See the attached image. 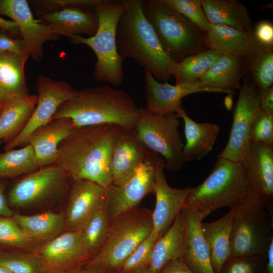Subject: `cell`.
<instances>
[{"label": "cell", "instance_id": "1", "mask_svg": "<svg viewBox=\"0 0 273 273\" xmlns=\"http://www.w3.org/2000/svg\"><path fill=\"white\" fill-rule=\"evenodd\" d=\"M118 127L113 124L74 127L60 144L56 164L73 180H88L107 188L112 183L111 153Z\"/></svg>", "mask_w": 273, "mask_h": 273}, {"label": "cell", "instance_id": "2", "mask_svg": "<svg viewBox=\"0 0 273 273\" xmlns=\"http://www.w3.org/2000/svg\"><path fill=\"white\" fill-rule=\"evenodd\" d=\"M124 10L116 28L118 53L133 60L158 81L167 82L174 63L162 48L142 11L143 0H122Z\"/></svg>", "mask_w": 273, "mask_h": 273}, {"label": "cell", "instance_id": "3", "mask_svg": "<svg viewBox=\"0 0 273 273\" xmlns=\"http://www.w3.org/2000/svg\"><path fill=\"white\" fill-rule=\"evenodd\" d=\"M140 107L125 91L108 85L85 88L62 104L53 119L70 118L74 127L113 124L133 129Z\"/></svg>", "mask_w": 273, "mask_h": 273}, {"label": "cell", "instance_id": "4", "mask_svg": "<svg viewBox=\"0 0 273 273\" xmlns=\"http://www.w3.org/2000/svg\"><path fill=\"white\" fill-rule=\"evenodd\" d=\"M251 191L242 162L217 156L209 175L199 185L191 188L184 207L203 220L220 208H236Z\"/></svg>", "mask_w": 273, "mask_h": 273}, {"label": "cell", "instance_id": "5", "mask_svg": "<svg viewBox=\"0 0 273 273\" xmlns=\"http://www.w3.org/2000/svg\"><path fill=\"white\" fill-rule=\"evenodd\" d=\"M142 11L163 50L174 63L209 49L205 32L164 0H143Z\"/></svg>", "mask_w": 273, "mask_h": 273}, {"label": "cell", "instance_id": "6", "mask_svg": "<svg viewBox=\"0 0 273 273\" xmlns=\"http://www.w3.org/2000/svg\"><path fill=\"white\" fill-rule=\"evenodd\" d=\"M98 19L96 33L85 37L75 35L70 38L75 44L89 47L97 58L94 77L98 81L119 86L124 79L123 60L118 53L116 46V28L122 15L124 5L122 0H100L94 7Z\"/></svg>", "mask_w": 273, "mask_h": 273}, {"label": "cell", "instance_id": "7", "mask_svg": "<svg viewBox=\"0 0 273 273\" xmlns=\"http://www.w3.org/2000/svg\"><path fill=\"white\" fill-rule=\"evenodd\" d=\"M152 229V210L136 207L123 213L110 222L105 243L85 265L116 272Z\"/></svg>", "mask_w": 273, "mask_h": 273}, {"label": "cell", "instance_id": "8", "mask_svg": "<svg viewBox=\"0 0 273 273\" xmlns=\"http://www.w3.org/2000/svg\"><path fill=\"white\" fill-rule=\"evenodd\" d=\"M252 191L236 208L230 236V257L266 255L272 237V221Z\"/></svg>", "mask_w": 273, "mask_h": 273}, {"label": "cell", "instance_id": "9", "mask_svg": "<svg viewBox=\"0 0 273 273\" xmlns=\"http://www.w3.org/2000/svg\"><path fill=\"white\" fill-rule=\"evenodd\" d=\"M176 114L158 115L140 107L134 126L138 137L151 151L160 156L164 168L171 171L178 170L184 163L183 150L184 143Z\"/></svg>", "mask_w": 273, "mask_h": 273}, {"label": "cell", "instance_id": "10", "mask_svg": "<svg viewBox=\"0 0 273 273\" xmlns=\"http://www.w3.org/2000/svg\"><path fill=\"white\" fill-rule=\"evenodd\" d=\"M73 180L56 163L39 168L17 180L9 192V204L27 208L68 195Z\"/></svg>", "mask_w": 273, "mask_h": 273}, {"label": "cell", "instance_id": "11", "mask_svg": "<svg viewBox=\"0 0 273 273\" xmlns=\"http://www.w3.org/2000/svg\"><path fill=\"white\" fill-rule=\"evenodd\" d=\"M159 155L150 151L144 161L122 184L106 188L104 210L110 222L138 207L148 194L153 193L156 163Z\"/></svg>", "mask_w": 273, "mask_h": 273}, {"label": "cell", "instance_id": "12", "mask_svg": "<svg viewBox=\"0 0 273 273\" xmlns=\"http://www.w3.org/2000/svg\"><path fill=\"white\" fill-rule=\"evenodd\" d=\"M36 88L37 103L27 124L16 138L5 145V151L28 145L32 133L51 121L60 106L78 92L66 81L55 80L43 75L37 76Z\"/></svg>", "mask_w": 273, "mask_h": 273}, {"label": "cell", "instance_id": "13", "mask_svg": "<svg viewBox=\"0 0 273 273\" xmlns=\"http://www.w3.org/2000/svg\"><path fill=\"white\" fill-rule=\"evenodd\" d=\"M228 141L218 156L242 162L251 144L250 133L254 119L260 110L258 90L247 79L239 89Z\"/></svg>", "mask_w": 273, "mask_h": 273}, {"label": "cell", "instance_id": "14", "mask_svg": "<svg viewBox=\"0 0 273 273\" xmlns=\"http://www.w3.org/2000/svg\"><path fill=\"white\" fill-rule=\"evenodd\" d=\"M0 14L10 17L16 23L29 56L35 61L42 59L46 41L59 37L40 19H34L25 0H0Z\"/></svg>", "mask_w": 273, "mask_h": 273}, {"label": "cell", "instance_id": "15", "mask_svg": "<svg viewBox=\"0 0 273 273\" xmlns=\"http://www.w3.org/2000/svg\"><path fill=\"white\" fill-rule=\"evenodd\" d=\"M106 188L88 180H73L65 214L67 231L82 230L94 214L104 208Z\"/></svg>", "mask_w": 273, "mask_h": 273}, {"label": "cell", "instance_id": "16", "mask_svg": "<svg viewBox=\"0 0 273 273\" xmlns=\"http://www.w3.org/2000/svg\"><path fill=\"white\" fill-rule=\"evenodd\" d=\"M164 161L159 156L156 163L154 194L155 206L152 210V232L159 238L169 228L184 208L192 187L174 189L167 183L164 173Z\"/></svg>", "mask_w": 273, "mask_h": 273}, {"label": "cell", "instance_id": "17", "mask_svg": "<svg viewBox=\"0 0 273 273\" xmlns=\"http://www.w3.org/2000/svg\"><path fill=\"white\" fill-rule=\"evenodd\" d=\"M50 269L69 272L84 265L91 258L82 231H67L43 244L38 252Z\"/></svg>", "mask_w": 273, "mask_h": 273}, {"label": "cell", "instance_id": "18", "mask_svg": "<svg viewBox=\"0 0 273 273\" xmlns=\"http://www.w3.org/2000/svg\"><path fill=\"white\" fill-rule=\"evenodd\" d=\"M150 151L138 137L134 128L118 127L111 153V184L118 185L124 182Z\"/></svg>", "mask_w": 273, "mask_h": 273}, {"label": "cell", "instance_id": "19", "mask_svg": "<svg viewBox=\"0 0 273 273\" xmlns=\"http://www.w3.org/2000/svg\"><path fill=\"white\" fill-rule=\"evenodd\" d=\"M242 162L251 191L266 208H272L273 198V145L251 142Z\"/></svg>", "mask_w": 273, "mask_h": 273}, {"label": "cell", "instance_id": "20", "mask_svg": "<svg viewBox=\"0 0 273 273\" xmlns=\"http://www.w3.org/2000/svg\"><path fill=\"white\" fill-rule=\"evenodd\" d=\"M145 99L144 108L148 112L158 115L176 114L181 108L182 99L192 94L207 91L197 82L191 84L171 85L161 82L145 70Z\"/></svg>", "mask_w": 273, "mask_h": 273}, {"label": "cell", "instance_id": "21", "mask_svg": "<svg viewBox=\"0 0 273 273\" xmlns=\"http://www.w3.org/2000/svg\"><path fill=\"white\" fill-rule=\"evenodd\" d=\"M55 34L70 37L94 35L98 19L94 8L69 7L43 13L39 19Z\"/></svg>", "mask_w": 273, "mask_h": 273}, {"label": "cell", "instance_id": "22", "mask_svg": "<svg viewBox=\"0 0 273 273\" xmlns=\"http://www.w3.org/2000/svg\"><path fill=\"white\" fill-rule=\"evenodd\" d=\"M74 128L70 118L61 117L53 119L32 133L29 144L33 148L39 168L56 163L59 146Z\"/></svg>", "mask_w": 273, "mask_h": 273}, {"label": "cell", "instance_id": "23", "mask_svg": "<svg viewBox=\"0 0 273 273\" xmlns=\"http://www.w3.org/2000/svg\"><path fill=\"white\" fill-rule=\"evenodd\" d=\"M245 73L244 57L224 54L197 83L207 92L233 95L235 90L239 89L240 81Z\"/></svg>", "mask_w": 273, "mask_h": 273}, {"label": "cell", "instance_id": "24", "mask_svg": "<svg viewBox=\"0 0 273 273\" xmlns=\"http://www.w3.org/2000/svg\"><path fill=\"white\" fill-rule=\"evenodd\" d=\"M176 114L184 123V163L201 160L212 151L219 132V125L197 122L188 116L183 107Z\"/></svg>", "mask_w": 273, "mask_h": 273}, {"label": "cell", "instance_id": "25", "mask_svg": "<svg viewBox=\"0 0 273 273\" xmlns=\"http://www.w3.org/2000/svg\"><path fill=\"white\" fill-rule=\"evenodd\" d=\"M205 37L209 49L242 57L249 56L261 45L253 31L245 32L223 24H210Z\"/></svg>", "mask_w": 273, "mask_h": 273}, {"label": "cell", "instance_id": "26", "mask_svg": "<svg viewBox=\"0 0 273 273\" xmlns=\"http://www.w3.org/2000/svg\"><path fill=\"white\" fill-rule=\"evenodd\" d=\"M182 211L186 230V248L183 259L194 273H214L209 249L201 231L202 220L187 207H184Z\"/></svg>", "mask_w": 273, "mask_h": 273}, {"label": "cell", "instance_id": "27", "mask_svg": "<svg viewBox=\"0 0 273 273\" xmlns=\"http://www.w3.org/2000/svg\"><path fill=\"white\" fill-rule=\"evenodd\" d=\"M186 243V230L182 209L168 230L155 242L149 268L151 273H158L168 262L184 256Z\"/></svg>", "mask_w": 273, "mask_h": 273}, {"label": "cell", "instance_id": "28", "mask_svg": "<svg viewBox=\"0 0 273 273\" xmlns=\"http://www.w3.org/2000/svg\"><path fill=\"white\" fill-rule=\"evenodd\" d=\"M29 53L0 52V103L29 95L24 74L25 64Z\"/></svg>", "mask_w": 273, "mask_h": 273}, {"label": "cell", "instance_id": "29", "mask_svg": "<svg viewBox=\"0 0 273 273\" xmlns=\"http://www.w3.org/2000/svg\"><path fill=\"white\" fill-rule=\"evenodd\" d=\"M37 101L35 95L16 97L2 105L0 111V142L7 143L25 128Z\"/></svg>", "mask_w": 273, "mask_h": 273}, {"label": "cell", "instance_id": "30", "mask_svg": "<svg viewBox=\"0 0 273 273\" xmlns=\"http://www.w3.org/2000/svg\"><path fill=\"white\" fill-rule=\"evenodd\" d=\"M234 209L220 219L201 222V228L207 245L214 273H220L225 261L230 257V236Z\"/></svg>", "mask_w": 273, "mask_h": 273}, {"label": "cell", "instance_id": "31", "mask_svg": "<svg viewBox=\"0 0 273 273\" xmlns=\"http://www.w3.org/2000/svg\"><path fill=\"white\" fill-rule=\"evenodd\" d=\"M205 14L210 24L228 25L252 32V20L246 7L236 0H201Z\"/></svg>", "mask_w": 273, "mask_h": 273}, {"label": "cell", "instance_id": "32", "mask_svg": "<svg viewBox=\"0 0 273 273\" xmlns=\"http://www.w3.org/2000/svg\"><path fill=\"white\" fill-rule=\"evenodd\" d=\"M12 218L34 243H46L65 228V214L46 211L34 215L14 214Z\"/></svg>", "mask_w": 273, "mask_h": 273}, {"label": "cell", "instance_id": "33", "mask_svg": "<svg viewBox=\"0 0 273 273\" xmlns=\"http://www.w3.org/2000/svg\"><path fill=\"white\" fill-rule=\"evenodd\" d=\"M223 54L220 51L209 49L174 63L171 74L175 78V84H191L197 82Z\"/></svg>", "mask_w": 273, "mask_h": 273}, {"label": "cell", "instance_id": "34", "mask_svg": "<svg viewBox=\"0 0 273 273\" xmlns=\"http://www.w3.org/2000/svg\"><path fill=\"white\" fill-rule=\"evenodd\" d=\"M245 74L258 89H263L273 84V46L261 45L249 56L244 57Z\"/></svg>", "mask_w": 273, "mask_h": 273}, {"label": "cell", "instance_id": "35", "mask_svg": "<svg viewBox=\"0 0 273 273\" xmlns=\"http://www.w3.org/2000/svg\"><path fill=\"white\" fill-rule=\"evenodd\" d=\"M39 168L34 151L30 144L0 153V178L16 177Z\"/></svg>", "mask_w": 273, "mask_h": 273}, {"label": "cell", "instance_id": "36", "mask_svg": "<svg viewBox=\"0 0 273 273\" xmlns=\"http://www.w3.org/2000/svg\"><path fill=\"white\" fill-rule=\"evenodd\" d=\"M0 264L13 273H47L51 269L38 254L14 250L1 251Z\"/></svg>", "mask_w": 273, "mask_h": 273}, {"label": "cell", "instance_id": "37", "mask_svg": "<svg viewBox=\"0 0 273 273\" xmlns=\"http://www.w3.org/2000/svg\"><path fill=\"white\" fill-rule=\"evenodd\" d=\"M110 223L106 213L103 208L94 214L82 230L83 241L91 258L105 243Z\"/></svg>", "mask_w": 273, "mask_h": 273}, {"label": "cell", "instance_id": "38", "mask_svg": "<svg viewBox=\"0 0 273 273\" xmlns=\"http://www.w3.org/2000/svg\"><path fill=\"white\" fill-rule=\"evenodd\" d=\"M172 9L183 15L204 32L210 23L203 9L201 0H164Z\"/></svg>", "mask_w": 273, "mask_h": 273}, {"label": "cell", "instance_id": "39", "mask_svg": "<svg viewBox=\"0 0 273 273\" xmlns=\"http://www.w3.org/2000/svg\"><path fill=\"white\" fill-rule=\"evenodd\" d=\"M266 255L232 257L223 263L220 273H266Z\"/></svg>", "mask_w": 273, "mask_h": 273}, {"label": "cell", "instance_id": "40", "mask_svg": "<svg viewBox=\"0 0 273 273\" xmlns=\"http://www.w3.org/2000/svg\"><path fill=\"white\" fill-rule=\"evenodd\" d=\"M0 244L11 247L26 248L34 243L12 217H0Z\"/></svg>", "mask_w": 273, "mask_h": 273}, {"label": "cell", "instance_id": "41", "mask_svg": "<svg viewBox=\"0 0 273 273\" xmlns=\"http://www.w3.org/2000/svg\"><path fill=\"white\" fill-rule=\"evenodd\" d=\"M159 238L152 232L130 254L115 272L149 266L153 247Z\"/></svg>", "mask_w": 273, "mask_h": 273}, {"label": "cell", "instance_id": "42", "mask_svg": "<svg viewBox=\"0 0 273 273\" xmlns=\"http://www.w3.org/2000/svg\"><path fill=\"white\" fill-rule=\"evenodd\" d=\"M250 140L251 142L273 145V115L260 109L253 121Z\"/></svg>", "mask_w": 273, "mask_h": 273}, {"label": "cell", "instance_id": "43", "mask_svg": "<svg viewBox=\"0 0 273 273\" xmlns=\"http://www.w3.org/2000/svg\"><path fill=\"white\" fill-rule=\"evenodd\" d=\"M254 35L261 45L273 46V25L268 21L259 22L253 29Z\"/></svg>", "mask_w": 273, "mask_h": 273}, {"label": "cell", "instance_id": "44", "mask_svg": "<svg viewBox=\"0 0 273 273\" xmlns=\"http://www.w3.org/2000/svg\"><path fill=\"white\" fill-rule=\"evenodd\" d=\"M0 52L18 54L28 52L23 39L13 38L2 33H0Z\"/></svg>", "mask_w": 273, "mask_h": 273}, {"label": "cell", "instance_id": "45", "mask_svg": "<svg viewBox=\"0 0 273 273\" xmlns=\"http://www.w3.org/2000/svg\"><path fill=\"white\" fill-rule=\"evenodd\" d=\"M100 0H59V1H43L42 3L49 8H64L69 7H88L94 8Z\"/></svg>", "mask_w": 273, "mask_h": 273}, {"label": "cell", "instance_id": "46", "mask_svg": "<svg viewBox=\"0 0 273 273\" xmlns=\"http://www.w3.org/2000/svg\"><path fill=\"white\" fill-rule=\"evenodd\" d=\"M260 110L273 115V86L258 90Z\"/></svg>", "mask_w": 273, "mask_h": 273}, {"label": "cell", "instance_id": "47", "mask_svg": "<svg viewBox=\"0 0 273 273\" xmlns=\"http://www.w3.org/2000/svg\"><path fill=\"white\" fill-rule=\"evenodd\" d=\"M158 273H194L185 263L182 258L172 260L166 263Z\"/></svg>", "mask_w": 273, "mask_h": 273}, {"label": "cell", "instance_id": "48", "mask_svg": "<svg viewBox=\"0 0 273 273\" xmlns=\"http://www.w3.org/2000/svg\"><path fill=\"white\" fill-rule=\"evenodd\" d=\"M6 179L0 178V217H12L13 211L10 207L5 194Z\"/></svg>", "mask_w": 273, "mask_h": 273}, {"label": "cell", "instance_id": "49", "mask_svg": "<svg viewBox=\"0 0 273 273\" xmlns=\"http://www.w3.org/2000/svg\"><path fill=\"white\" fill-rule=\"evenodd\" d=\"M68 273H115V272L97 266L84 265Z\"/></svg>", "mask_w": 273, "mask_h": 273}, {"label": "cell", "instance_id": "50", "mask_svg": "<svg viewBox=\"0 0 273 273\" xmlns=\"http://www.w3.org/2000/svg\"><path fill=\"white\" fill-rule=\"evenodd\" d=\"M266 273H273V240L269 245L266 253Z\"/></svg>", "mask_w": 273, "mask_h": 273}, {"label": "cell", "instance_id": "51", "mask_svg": "<svg viewBox=\"0 0 273 273\" xmlns=\"http://www.w3.org/2000/svg\"><path fill=\"white\" fill-rule=\"evenodd\" d=\"M0 28L1 29L17 32L20 31L18 25L12 20H8L0 17Z\"/></svg>", "mask_w": 273, "mask_h": 273}, {"label": "cell", "instance_id": "52", "mask_svg": "<svg viewBox=\"0 0 273 273\" xmlns=\"http://www.w3.org/2000/svg\"><path fill=\"white\" fill-rule=\"evenodd\" d=\"M115 273H151L149 268V266L139 267L133 269L129 270L122 272Z\"/></svg>", "mask_w": 273, "mask_h": 273}, {"label": "cell", "instance_id": "53", "mask_svg": "<svg viewBox=\"0 0 273 273\" xmlns=\"http://www.w3.org/2000/svg\"><path fill=\"white\" fill-rule=\"evenodd\" d=\"M232 95H228L225 99V104L227 108H230L232 105Z\"/></svg>", "mask_w": 273, "mask_h": 273}, {"label": "cell", "instance_id": "54", "mask_svg": "<svg viewBox=\"0 0 273 273\" xmlns=\"http://www.w3.org/2000/svg\"><path fill=\"white\" fill-rule=\"evenodd\" d=\"M0 273H13L9 268L0 264Z\"/></svg>", "mask_w": 273, "mask_h": 273}, {"label": "cell", "instance_id": "55", "mask_svg": "<svg viewBox=\"0 0 273 273\" xmlns=\"http://www.w3.org/2000/svg\"><path fill=\"white\" fill-rule=\"evenodd\" d=\"M69 272L63 270L51 269L47 273H68Z\"/></svg>", "mask_w": 273, "mask_h": 273}, {"label": "cell", "instance_id": "56", "mask_svg": "<svg viewBox=\"0 0 273 273\" xmlns=\"http://www.w3.org/2000/svg\"><path fill=\"white\" fill-rule=\"evenodd\" d=\"M2 104H1V103H0V111H1V109H2Z\"/></svg>", "mask_w": 273, "mask_h": 273}, {"label": "cell", "instance_id": "57", "mask_svg": "<svg viewBox=\"0 0 273 273\" xmlns=\"http://www.w3.org/2000/svg\"><path fill=\"white\" fill-rule=\"evenodd\" d=\"M3 143L2 142H0V145H1Z\"/></svg>", "mask_w": 273, "mask_h": 273}]
</instances>
